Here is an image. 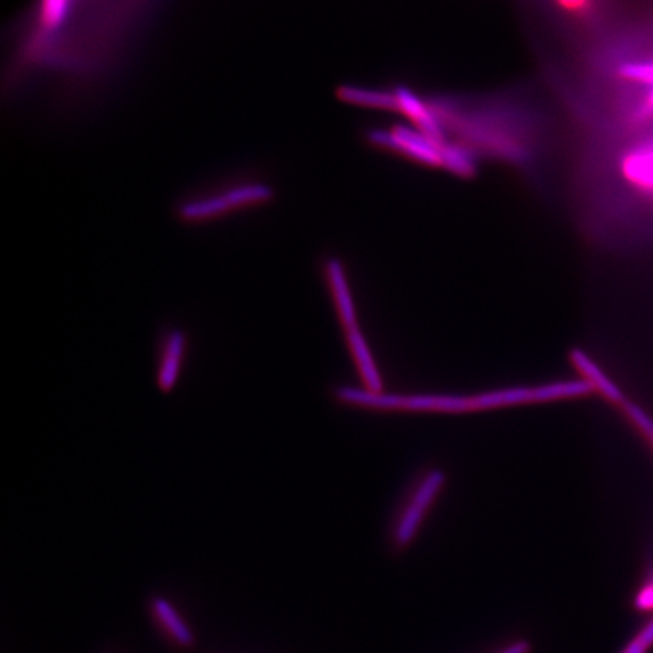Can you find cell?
Segmentation results:
<instances>
[{"label":"cell","mask_w":653,"mask_h":653,"mask_svg":"<svg viewBox=\"0 0 653 653\" xmlns=\"http://www.w3.org/2000/svg\"><path fill=\"white\" fill-rule=\"evenodd\" d=\"M431 114L446 141L480 161L505 163L532 176L542 170L551 144L546 112L520 89L492 93H431Z\"/></svg>","instance_id":"cell-1"},{"label":"cell","mask_w":653,"mask_h":653,"mask_svg":"<svg viewBox=\"0 0 653 653\" xmlns=\"http://www.w3.org/2000/svg\"><path fill=\"white\" fill-rule=\"evenodd\" d=\"M594 391L589 381H569V383H555L544 387H520L508 389V391L490 392L489 395L480 396V398L470 399H454V398H430V396H386L381 398L374 392L361 391L365 395L372 399H379L377 406L387 408H402V410H453L458 404H463V410H468L469 404H476L477 408L481 407H500L510 406V404L543 402V399L566 398V396H584L592 394Z\"/></svg>","instance_id":"cell-2"},{"label":"cell","mask_w":653,"mask_h":653,"mask_svg":"<svg viewBox=\"0 0 653 653\" xmlns=\"http://www.w3.org/2000/svg\"><path fill=\"white\" fill-rule=\"evenodd\" d=\"M324 278L326 285H329L330 295H332L333 305L336 307L337 317H340L341 324L344 326L345 334H347L348 347L353 354V359L356 361L361 374H364L368 387H375V381H379V379L375 375L371 354H369L365 341L361 340L360 330L357 326L352 291H349L347 275H345L344 266H342L341 260H326Z\"/></svg>","instance_id":"cell-3"},{"label":"cell","mask_w":653,"mask_h":653,"mask_svg":"<svg viewBox=\"0 0 653 653\" xmlns=\"http://www.w3.org/2000/svg\"><path fill=\"white\" fill-rule=\"evenodd\" d=\"M442 488V476L439 472L426 473L419 478L407 492V500L404 501L402 516H398L396 523V543L404 544L415 534L416 528L421 522V517L426 516L430 505L433 504L434 496H438L439 489Z\"/></svg>","instance_id":"cell-4"},{"label":"cell","mask_w":653,"mask_h":653,"mask_svg":"<svg viewBox=\"0 0 653 653\" xmlns=\"http://www.w3.org/2000/svg\"><path fill=\"white\" fill-rule=\"evenodd\" d=\"M189 337L182 329H171L161 337L157 365V387L162 394H173L184 372Z\"/></svg>","instance_id":"cell-5"},{"label":"cell","mask_w":653,"mask_h":653,"mask_svg":"<svg viewBox=\"0 0 653 653\" xmlns=\"http://www.w3.org/2000/svg\"><path fill=\"white\" fill-rule=\"evenodd\" d=\"M151 614L157 619L159 628L167 633L176 646L186 649L194 644V633L189 626L182 619L177 609L163 597H155L150 604Z\"/></svg>","instance_id":"cell-6"},{"label":"cell","mask_w":653,"mask_h":653,"mask_svg":"<svg viewBox=\"0 0 653 653\" xmlns=\"http://www.w3.org/2000/svg\"><path fill=\"white\" fill-rule=\"evenodd\" d=\"M617 406L621 408V411H624L626 418L632 422V426L640 431V434H643L644 441H646L653 449V421L651 416H649L643 408L628 402L626 398L621 399Z\"/></svg>","instance_id":"cell-7"},{"label":"cell","mask_w":653,"mask_h":653,"mask_svg":"<svg viewBox=\"0 0 653 653\" xmlns=\"http://www.w3.org/2000/svg\"><path fill=\"white\" fill-rule=\"evenodd\" d=\"M653 644V620L639 633L636 640L625 649L624 653H644Z\"/></svg>","instance_id":"cell-8"}]
</instances>
